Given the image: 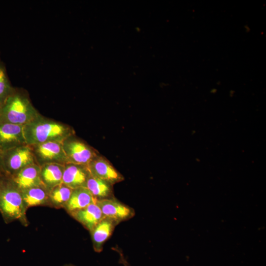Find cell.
<instances>
[{
    "instance_id": "6da1fadb",
    "label": "cell",
    "mask_w": 266,
    "mask_h": 266,
    "mask_svg": "<svg viewBox=\"0 0 266 266\" xmlns=\"http://www.w3.org/2000/svg\"><path fill=\"white\" fill-rule=\"evenodd\" d=\"M27 144L33 145L48 141L63 142L75 134L70 126L47 118L40 114L37 118L24 126Z\"/></svg>"
},
{
    "instance_id": "7a4b0ae2",
    "label": "cell",
    "mask_w": 266,
    "mask_h": 266,
    "mask_svg": "<svg viewBox=\"0 0 266 266\" xmlns=\"http://www.w3.org/2000/svg\"><path fill=\"white\" fill-rule=\"evenodd\" d=\"M26 208L21 191L10 177L0 176V213L6 224L18 221L27 226Z\"/></svg>"
},
{
    "instance_id": "3957f363",
    "label": "cell",
    "mask_w": 266,
    "mask_h": 266,
    "mask_svg": "<svg viewBox=\"0 0 266 266\" xmlns=\"http://www.w3.org/2000/svg\"><path fill=\"white\" fill-rule=\"evenodd\" d=\"M40 115L32 103L27 93L15 88L2 104L0 123L24 126Z\"/></svg>"
},
{
    "instance_id": "277c9868",
    "label": "cell",
    "mask_w": 266,
    "mask_h": 266,
    "mask_svg": "<svg viewBox=\"0 0 266 266\" xmlns=\"http://www.w3.org/2000/svg\"><path fill=\"white\" fill-rule=\"evenodd\" d=\"M6 176L11 177L24 168L37 164L31 146L26 144L3 150Z\"/></svg>"
},
{
    "instance_id": "5b68a950",
    "label": "cell",
    "mask_w": 266,
    "mask_h": 266,
    "mask_svg": "<svg viewBox=\"0 0 266 266\" xmlns=\"http://www.w3.org/2000/svg\"><path fill=\"white\" fill-rule=\"evenodd\" d=\"M63 149L68 163L87 166L98 152L83 141L72 135L63 142Z\"/></svg>"
},
{
    "instance_id": "8992f818",
    "label": "cell",
    "mask_w": 266,
    "mask_h": 266,
    "mask_svg": "<svg viewBox=\"0 0 266 266\" xmlns=\"http://www.w3.org/2000/svg\"><path fill=\"white\" fill-rule=\"evenodd\" d=\"M30 146L39 166L50 163L62 165L68 163L62 141H48Z\"/></svg>"
},
{
    "instance_id": "52a82bcc",
    "label": "cell",
    "mask_w": 266,
    "mask_h": 266,
    "mask_svg": "<svg viewBox=\"0 0 266 266\" xmlns=\"http://www.w3.org/2000/svg\"><path fill=\"white\" fill-rule=\"evenodd\" d=\"M96 203L100 208L104 217L120 223L128 220L135 215L134 209L120 201L115 197L97 200Z\"/></svg>"
},
{
    "instance_id": "ba28073f",
    "label": "cell",
    "mask_w": 266,
    "mask_h": 266,
    "mask_svg": "<svg viewBox=\"0 0 266 266\" xmlns=\"http://www.w3.org/2000/svg\"><path fill=\"white\" fill-rule=\"evenodd\" d=\"M87 167L92 176L102 179L113 185L124 179L109 161L99 155L94 158Z\"/></svg>"
},
{
    "instance_id": "9c48e42d",
    "label": "cell",
    "mask_w": 266,
    "mask_h": 266,
    "mask_svg": "<svg viewBox=\"0 0 266 266\" xmlns=\"http://www.w3.org/2000/svg\"><path fill=\"white\" fill-rule=\"evenodd\" d=\"M26 144L24 126L0 123V146L3 150Z\"/></svg>"
},
{
    "instance_id": "30bf717a",
    "label": "cell",
    "mask_w": 266,
    "mask_h": 266,
    "mask_svg": "<svg viewBox=\"0 0 266 266\" xmlns=\"http://www.w3.org/2000/svg\"><path fill=\"white\" fill-rule=\"evenodd\" d=\"M90 176L87 166L67 163L64 166L62 183L72 190L85 187Z\"/></svg>"
},
{
    "instance_id": "8fae6325",
    "label": "cell",
    "mask_w": 266,
    "mask_h": 266,
    "mask_svg": "<svg viewBox=\"0 0 266 266\" xmlns=\"http://www.w3.org/2000/svg\"><path fill=\"white\" fill-rule=\"evenodd\" d=\"M118 224L114 220L104 217L90 232L93 249L96 252L100 253L102 251L104 244L111 236Z\"/></svg>"
},
{
    "instance_id": "7c38bea8",
    "label": "cell",
    "mask_w": 266,
    "mask_h": 266,
    "mask_svg": "<svg viewBox=\"0 0 266 266\" xmlns=\"http://www.w3.org/2000/svg\"><path fill=\"white\" fill-rule=\"evenodd\" d=\"M10 177L21 191L42 186L37 164L28 166Z\"/></svg>"
},
{
    "instance_id": "4fadbf2b",
    "label": "cell",
    "mask_w": 266,
    "mask_h": 266,
    "mask_svg": "<svg viewBox=\"0 0 266 266\" xmlns=\"http://www.w3.org/2000/svg\"><path fill=\"white\" fill-rule=\"evenodd\" d=\"M69 215L80 223L89 232L104 217L96 203H92L84 208L71 213Z\"/></svg>"
},
{
    "instance_id": "5bb4252c",
    "label": "cell",
    "mask_w": 266,
    "mask_h": 266,
    "mask_svg": "<svg viewBox=\"0 0 266 266\" xmlns=\"http://www.w3.org/2000/svg\"><path fill=\"white\" fill-rule=\"evenodd\" d=\"M65 165L50 163L40 166V177L42 186L49 192L62 183Z\"/></svg>"
},
{
    "instance_id": "9a60e30c",
    "label": "cell",
    "mask_w": 266,
    "mask_h": 266,
    "mask_svg": "<svg viewBox=\"0 0 266 266\" xmlns=\"http://www.w3.org/2000/svg\"><path fill=\"white\" fill-rule=\"evenodd\" d=\"M96 202V199L86 188L80 187L72 190L69 199L63 208L70 214Z\"/></svg>"
},
{
    "instance_id": "2e32d148",
    "label": "cell",
    "mask_w": 266,
    "mask_h": 266,
    "mask_svg": "<svg viewBox=\"0 0 266 266\" xmlns=\"http://www.w3.org/2000/svg\"><path fill=\"white\" fill-rule=\"evenodd\" d=\"M26 208L37 206H49V192L42 186L21 191Z\"/></svg>"
},
{
    "instance_id": "e0dca14e",
    "label": "cell",
    "mask_w": 266,
    "mask_h": 266,
    "mask_svg": "<svg viewBox=\"0 0 266 266\" xmlns=\"http://www.w3.org/2000/svg\"><path fill=\"white\" fill-rule=\"evenodd\" d=\"M85 188L90 192L97 201L114 197L112 184L91 175L87 181Z\"/></svg>"
},
{
    "instance_id": "ac0fdd59",
    "label": "cell",
    "mask_w": 266,
    "mask_h": 266,
    "mask_svg": "<svg viewBox=\"0 0 266 266\" xmlns=\"http://www.w3.org/2000/svg\"><path fill=\"white\" fill-rule=\"evenodd\" d=\"M72 189L63 183L55 187L49 192V206L63 208L70 198Z\"/></svg>"
},
{
    "instance_id": "d6986e66",
    "label": "cell",
    "mask_w": 266,
    "mask_h": 266,
    "mask_svg": "<svg viewBox=\"0 0 266 266\" xmlns=\"http://www.w3.org/2000/svg\"><path fill=\"white\" fill-rule=\"evenodd\" d=\"M8 77L6 69L4 64L0 61V102L1 104L14 91Z\"/></svg>"
},
{
    "instance_id": "ffe728a7",
    "label": "cell",
    "mask_w": 266,
    "mask_h": 266,
    "mask_svg": "<svg viewBox=\"0 0 266 266\" xmlns=\"http://www.w3.org/2000/svg\"><path fill=\"white\" fill-rule=\"evenodd\" d=\"M113 250H114L118 254H119V262L123 265V266H130L129 262L125 258L123 252L122 250L118 247H114Z\"/></svg>"
},
{
    "instance_id": "44dd1931",
    "label": "cell",
    "mask_w": 266,
    "mask_h": 266,
    "mask_svg": "<svg viewBox=\"0 0 266 266\" xmlns=\"http://www.w3.org/2000/svg\"><path fill=\"white\" fill-rule=\"evenodd\" d=\"M6 175L3 164V150L0 146V176Z\"/></svg>"
},
{
    "instance_id": "7402d4cb",
    "label": "cell",
    "mask_w": 266,
    "mask_h": 266,
    "mask_svg": "<svg viewBox=\"0 0 266 266\" xmlns=\"http://www.w3.org/2000/svg\"><path fill=\"white\" fill-rule=\"evenodd\" d=\"M63 266H76L71 264H66L64 265Z\"/></svg>"
},
{
    "instance_id": "603a6c76",
    "label": "cell",
    "mask_w": 266,
    "mask_h": 266,
    "mask_svg": "<svg viewBox=\"0 0 266 266\" xmlns=\"http://www.w3.org/2000/svg\"><path fill=\"white\" fill-rule=\"evenodd\" d=\"M1 106H2V104H1V103L0 102V110H1Z\"/></svg>"
},
{
    "instance_id": "cb8c5ba5",
    "label": "cell",
    "mask_w": 266,
    "mask_h": 266,
    "mask_svg": "<svg viewBox=\"0 0 266 266\" xmlns=\"http://www.w3.org/2000/svg\"><path fill=\"white\" fill-rule=\"evenodd\" d=\"M0 61H1V60H0Z\"/></svg>"
}]
</instances>
